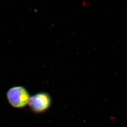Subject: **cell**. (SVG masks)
<instances>
[{
	"label": "cell",
	"mask_w": 127,
	"mask_h": 127,
	"mask_svg": "<svg viewBox=\"0 0 127 127\" xmlns=\"http://www.w3.org/2000/svg\"><path fill=\"white\" fill-rule=\"evenodd\" d=\"M52 99L49 94L45 92L39 93L30 97L29 105L32 112L42 113L50 107Z\"/></svg>",
	"instance_id": "2"
},
{
	"label": "cell",
	"mask_w": 127,
	"mask_h": 127,
	"mask_svg": "<svg viewBox=\"0 0 127 127\" xmlns=\"http://www.w3.org/2000/svg\"><path fill=\"white\" fill-rule=\"evenodd\" d=\"M7 97L12 106L16 108H22L29 104L30 95L27 89L22 86H15L7 91Z\"/></svg>",
	"instance_id": "1"
}]
</instances>
